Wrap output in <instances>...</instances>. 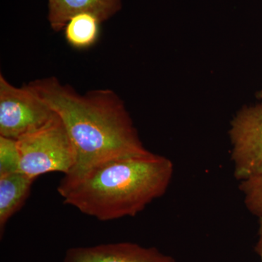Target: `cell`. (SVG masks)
I'll use <instances>...</instances> for the list:
<instances>
[{"mask_svg": "<svg viewBox=\"0 0 262 262\" xmlns=\"http://www.w3.org/2000/svg\"><path fill=\"white\" fill-rule=\"evenodd\" d=\"M27 85L67 129L76 153L75 166L70 173L115 158L151 152L141 141L123 101L113 91L95 90L81 94L54 77Z\"/></svg>", "mask_w": 262, "mask_h": 262, "instance_id": "6da1fadb", "label": "cell"}, {"mask_svg": "<svg viewBox=\"0 0 262 262\" xmlns=\"http://www.w3.org/2000/svg\"><path fill=\"white\" fill-rule=\"evenodd\" d=\"M174 164L163 155L115 158L63 176L58 194L63 203L98 220L135 216L166 193Z\"/></svg>", "mask_w": 262, "mask_h": 262, "instance_id": "7a4b0ae2", "label": "cell"}, {"mask_svg": "<svg viewBox=\"0 0 262 262\" xmlns=\"http://www.w3.org/2000/svg\"><path fill=\"white\" fill-rule=\"evenodd\" d=\"M20 172L37 179L50 172L70 173L76 164L75 148L56 115L40 128L18 140Z\"/></svg>", "mask_w": 262, "mask_h": 262, "instance_id": "3957f363", "label": "cell"}, {"mask_svg": "<svg viewBox=\"0 0 262 262\" xmlns=\"http://www.w3.org/2000/svg\"><path fill=\"white\" fill-rule=\"evenodd\" d=\"M56 115L28 85L18 88L0 75V136L18 140Z\"/></svg>", "mask_w": 262, "mask_h": 262, "instance_id": "277c9868", "label": "cell"}, {"mask_svg": "<svg viewBox=\"0 0 262 262\" xmlns=\"http://www.w3.org/2000/svg\"><path fill=\"white\" fill-rule=\"evenodd\" d=\"M228 136L236 180L239 182L262 175V101L236 113Z\"/></svg>", "mask_w": 262, "mask_h": 262, "instance_id": "5b68a950", "label": "cell"}, {"mask_svg": "<svg viewBox=\"0 0 262 262\" xmlns=\"http://www.w3.org/2000/svg\"><path fill=\"white\" fill-rule=\"evenodd\" d=\"M64 262H176L156 248L133 243H117L77 247L66 253Z\"/></svg>", "mask_w": 262, "mask_h": 262, "instance_id": "8992f818", "label": "cell"}, {"mask_svg": "<svg viewBox=\"0 0 262 262\" xmlns=\"http://www.w3.org/2000/svg\"><path fill=\"white\" fill-rule=\"evenodd\" d=\"M122 0H48V20L53 30L64 29L74 15L89 13L105 21L120 11Z\"/></svg>", "mask_w": 262, "mask_h": 262, "instance_id": "52a82bcc", "label": "cell"}, {"mask_svg": "<svg viewBox=\"0 0 262 262\" xmlns=\"http://www.w3.org/2000/svg\"><path fill=\"white\" fill-rule=\"evenodd\" d=\"M35 179L20 171L0 176L1 234L4 233L8 221L24 206Z\"/></svg>", "mask_w": 262, "mask_h": 262, "instance_id": "ba28073f", "label": "cell"}, {"mask_svg": "<svg viewBox=\"0 0 262 262\" xmlns=\"http://www.w3.org/2000/svg\"><path fill=\"white\" fill-rule=\"evenodd\" d=\"M101 24L99 19L91 13L74 15L63 29L66 39L74 48L83 49L91 47L97 40Z\"/></svg>", "mask_w": 262, "mask_h": 262, "instance_id": "9c48e42d", "label": "cell"}, {"mask_svg": "<svg viewBox=\"0 0 262 262\" xmlns=\"http://www.w3.org/2000/svg\"><path fill=\"white\" fill-rule=\"evenodd\" d=\"M239 189L248 211L262 220V175L239 182Z\"/></svg>", "mask_w": 262, "mask_h": 262, "instance_id": "30bf717a", "label": "cell"}, {"mask_svg": "<svg viewBox=\"0 0 262 262\" xmlns=\"http://www.w3.org/2000/svg\"><path fill=\"white\" fill-rule=\"evenodd\" d=\"M20 171L18 141L0 136V176Z\"/></svg>", "mask_w": 262, "mask_h": 262, "instance_id": "8fae6325", "label": "cell"}, {"mask_svg": "<svg viewBox=\"0 0 262 262\" xmlns=\"http://www.w3.org/2000/svg\"><path fill=\"white\" fill-rule=\"evenodd\" d=\"M258 241L256 243L255 251L259 256L260 260L262 262V220H258Z\"/></svg>", "mask_w": 262, "mask_h": 262, "instance_id": "7c38bea8", "label": "cell"}, {"mask_svg": "<svg viewBox=\"0 0 262 262\" xmlns=\"http://www.w3.org/2000/svg\"><path fill=\"white\" fill-rule=\"evenodd\" d=\"M258 97L259 98V99H261L262 101V89L261 91L258 93Z\"/></svg>", "mask_w": 262, "mask_h": 262, "instance_id": "4fadbf2b", "label": "cell"}]
</instances>
